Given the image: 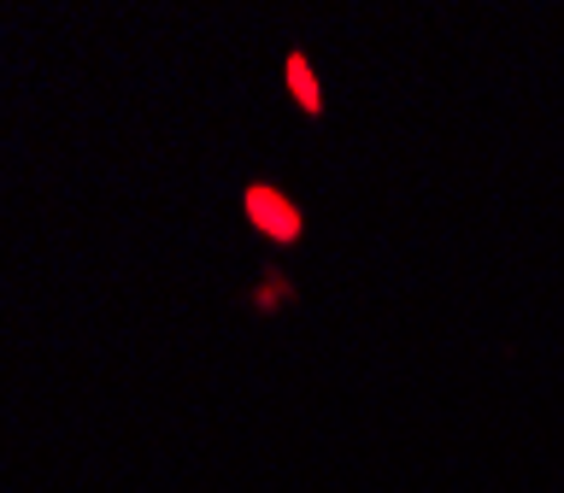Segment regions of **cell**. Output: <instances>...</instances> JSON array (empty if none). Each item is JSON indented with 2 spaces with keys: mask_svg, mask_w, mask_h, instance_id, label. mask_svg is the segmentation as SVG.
I'll list each match as a JSON object with an SVG mask.
<instances>
[{
  "mask_svg": "<svg viewBox=\"0 0 564 493\" xmlns=\"http://www.w3.org/2000/svg\"><path fill=\"white\" fill-rule=\"evenodd\" d=\"M241 218H247V229H259L271 246H294L300 235H306V211H300L276 183H247L241 188Z\"/></svg>",
  "mask_w": 564,
  "mask_h": 493,
  "instance_id": "obj_1",
  "label": "cell"
},
{
  "mask_svg": "<svg viewBox=\"0 0 564 493\" xmlns=\"http://www.w3.org/2000/svg\"><path fill=\"white\" fill-rule=\"evenodd\" d=\"M282 88H289V100L300 106V118H312V123L324 118V83H317L306 53H289V59H282Z\"/></svg>",
  "mask_w": 564,
  "mask_h": 493,
  "instance_id": "obj_2",
  "label": "cell"
}]
</instances>
